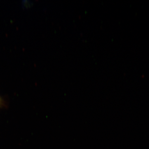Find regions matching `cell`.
<instances>
[{
    "instance_id": "cell-1",
    "label": "cell",
    "mask_w": 149,
    "mask_h": 149,
    "mask_svg": "<svg viewBox=\"0 0 149 149\" xmlns=\"http://www.w3.org/2000/svg\"><path fill=\"white\" fill-rule=\"evenodd\" d=\"M3 101L2 100V99L0 97V108L1 107H2L3 106Z\"/></svg>"
}]
</instances>
